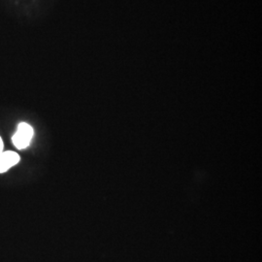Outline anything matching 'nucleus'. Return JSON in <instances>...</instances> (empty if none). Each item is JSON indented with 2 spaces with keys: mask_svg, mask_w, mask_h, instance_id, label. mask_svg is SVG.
I'll use <instances>...</instances> for the list:
<instances>
[{
  "mask_svg": "<svg viewBox=\"0 0 262 262\" xmlns=\"http://www.w3.org/2000/svg\"><path fill=\"white\" fill-rule=\"evenodd\" d=\"M33 137V128L27 122H21L18 126V129L14 134L12 141L13 144L19 150H24L28 148L30 144V141Z\"/></svg>",
  "mask_w": 262,
  "mask_h": 262,
  "instance_id": "nucleus-1",
  "label": "nucleus"
},
{
  "mask_svg": "<svg viewBox=\"0 0 262 262\" xmlns=\"http://www.w3.org/2000/svg\"><path fill=\"white\" fill-rule=\"evenodd\" d=\"M19 161V157L15 151H4L0 155V173H4L15 166Z\"/></svg>",
  "mask_w": 262,
  "mask_h": 262,
  "instance_id": "nucleus-2",
  "label": "nucleus"
},
{
  "mask_svg": "<svg viewBox=\"0 0 262 262\" xmlns=\"http://www.w3.org/2000/svg\"><path fill=\"white\" fill-rule=\"evenodd\" d=\"M3 152V141L1 139V137H0V155Z\"/></svg>",
  "mask_w": 262,
  "mask_h": 262,
  "instance_id": "nucleus-3",
  "label": "nucleus"
}]
</instances>
